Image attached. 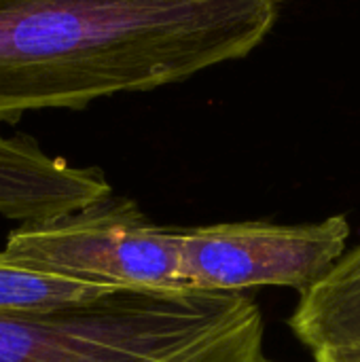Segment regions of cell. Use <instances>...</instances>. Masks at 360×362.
Masks as SVG:
<instances>
[{"instance_id": "4", "label": "cell", "mask_w": 360, "mask_h": 362, "mask_svg": "<svg viewBox=\"0 0 360 362\" xmlns=\"http://www.w3.org/2000/svg\"><path fill=\"white\" fill-rule=\"evenodd\" d=\"M350 225L344 214L318 223H219L182 229L187 288L242 293L291 286L299 293L325 278L346 255Z\"/></svg>"}, {"instance_id": "2", "label": "cell", "mask_w": 360, "mask_h": 362, "mask_svg": "<svg viewBox=\"0 0 360 362\" xmlns=\"http://www.w3.org/2000/svg\"><path fill=\"white\" fill-rule=\"evenodd\" d=\"M263 316L240 293L123 288L0 314V362H261Z\"/></svg>"}, {"instance_id": "1", "label": "cell", "mask_w": 360, "mask_h": 362, "mask_svg": "<svg viewBox=\"0 0 360 362\" xmlns=\"http://www.w3.org/2000/svg\"><path fill=\"white\" fill-rule=\"evenodd\" d=\"M280 0H0V123L242 59Z\"/></svg>"}, {"instance_id": "9", "label": "cell", "mask_w": 360, "mask_h": 362, "mask_svg": "<svg viewBox=\"0 0 360 362\" xmlns=\"http://www.w3.org/2000/svg\"><path fill=\"white\" fill-rule=\"evenodd\" d=\"M350 362H360V361H350Z\"/></svg>"}, {"instance_id": "6", "label": "cell", "mask_w": 360, "mask_h": 362, "mask_svg": "<svg viewBox=\"0 0 360 362\" xmlns=\"http://www.w3.org/2000/svg\"><path fill=\"white\" fill-rule=\"evenodd\" d=\"M291 329L314 358H360V246L301 293Z\"/></svg>"}, {"instance_id": "3", "label": "cell", "mask_w": 360, "mask_h": 362, "mask_svg": "<svg viewBox=\"0 0 360 362\" xmlns=\"http://www.w3.org/2000/svg\"><path fill=\"white\" fill-rule=\"evenodd\" d=\"M2 259L117 288L185 291L182 229L151 223L127 197L108 195L76 212L21 223Z\"/></svg>"}, {"instance_id": "5", "label": "cell", "mask_w": 360, "mask_h": 362, "mask_svg": "<svg viewBox=\"0 0 360 362\" xmlns=\"http://www.w3.org/2000/svg\"><path fill=\"white\" fill-rule=\"evenodd\" d=\"M112 195L98 168L49 155L32 136L0 134V216L49 221Z\"/></svg>"}, {"instance_id": "8", "label": "cell", "mask_w": 360, "mask_h": 362, "mask_svg": "<svg viewBox=\"0 0 360 362\" xmlns=\"http://www.w3.org/2000/svg\"><path fill=\"white\" fill-rule=\"evenodd\" d=\"M261 362H272V361H265V358H263V361H261Z\"/></svg>"}, {"instance_id": "7", "label": "cell", "mask_w": 360, "mask_h": 362, "mask_svg": "<svg viewBox=\"0 0 360 362\" xmlns=\"http://www.w3.org/2000/svg\"><path fill=\"white\" fill-rule=\"evenodd\" d=\"M123 288L64 278L0 257V314L47 312L102 299Z\"/></svg>"}]
</instances>
